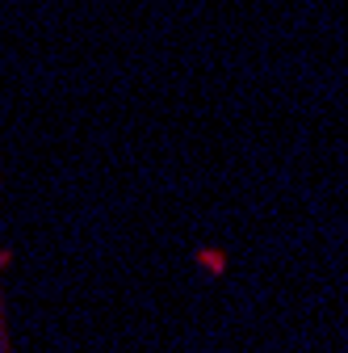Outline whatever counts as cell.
<instances>
[{
	"instance_id": "obj_1",
	"label": "cell",
	"mask_w": 348,
	"mask_h": 353,
	"mask_svg": "<svg viewBox=\"0 0 348 353\" xmlns=\"http://www.w3.org/2000/svg\"><path fill=\"white\" fill-rule=\"evenodd\" d=\"M0 274H5V248H0ZM0 353H9V328H5V290H0Z\"/></svg>"
}]
</instances>
